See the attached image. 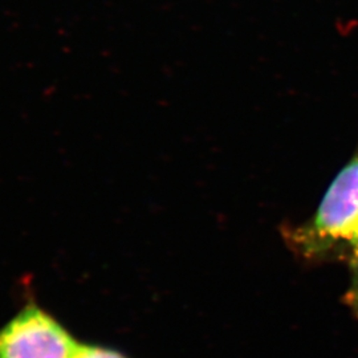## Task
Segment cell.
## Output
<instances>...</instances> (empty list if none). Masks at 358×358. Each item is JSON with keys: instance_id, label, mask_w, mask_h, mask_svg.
I'll return each instance as SVG.
<instances>
[{"instance_id": "cell-1", "label": "cell", "mask_w": 358, "mask_h": 358, "mask_svg": "<svg viewBox=\"0 0 358 358\" xmlns=\"http://www.w3.org/2000/svg\"><path fill=\"white\" fill-rule=\"evenodd\" d=\"M292 254L308 263L349 259L358 244V146L333 179L315 214L282 229Z\"/></svg>"}, {"instance_id": "cell-2", "label": "cell", "mask_w": 358, "mask_h": 358, "mask_svg": "<svg viewBox=\"0 0 358 358\" xmlns=\"http://www.w3.org/2000/svg\"><path fill=\"white\" fill-rule=\"evenodd\" d=\"M78 345L73 333L35 297L0 327V358H72Z\"/></svg>"}, {"instance_id": "cell-3", "label": "cell", "mask_w": 358, "mask_h": 358, "mask_svg": "<svg viewBox=\"0 0 358 358\" xmlns=\"http://www.w3.org/2000/svg\"><path fill=\"white\" fill-rule=\"evenodd\" d=\"M72 358H130L128 355L115 349L113 346L94 344V343H80L76 353Z\"/></svg>"}, {"instance_id": "cell-4", "label": "cell", "mask_w": 358, "mask_h": 358, "mask_svg": "<svg viewBox=\"0 0 358 358\" xmlns=\"http://www.w3.org/2000/svg\"><path fill=\"white\" fill-rule=\"evenodd\" d=\"M355 252H357L358 254V244L356 245V248H355Z\"/></svg>"}]
</instances>
